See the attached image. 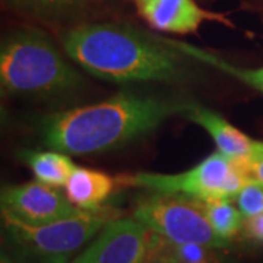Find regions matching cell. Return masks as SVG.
Instances as JSON below:
<instances>
[{
    "instance_id": "cell-1",
    "label": "cell",
    "mask_w": 263,
    "mask_h": 263,
    "mask_svg": "<svg viewBox=\"0 0 263 263\" xmlns=\"http://www.w3.org/2000/svg\"><path fill=\"white\" fill-rule=\"evenodd\" d=\"M62 46L88 73L108 82H176L186 75L187 56L124 24H79L62 34Z\"/></svg>"
},
{
    "instance_id": "cell-2",
    "label": "cell",
    "mask_w": 263,
    "mask_h": 263,
    "mask_svg": "<svg viewBox=\"0 0 263 263\" xmlns=\"http://www.w3.org/2000/svg\"><path fill=\"white\" fill-rule=\"evenodd\" d=\"M186 107L120 92L103 103L50 114L41 122V141L70 155L114 149L157 129Z\"/></svg>"
},
{
    "instance_id": "cell-3",
    "label": "cell",
    "mask_w": 263,
    "mask_h": 263,
    "mask_svg": "<svg viewBox=\"0 0 263 263\" xmlns=\"http://www.w3.org/2000/svg\"><path fill=\"white\" fill-rule=\"evenodd\" d=\"M82 78L46 32L13 29L2 41L0 86L3 95H59L75 91Z\"/></svg>"
},
{
    "instance_id": "cell-4",
    "label": "cell",
    "mask_w": 263,
    "mask_h": 263,
    "mask_svg": "<svg viewBox=\"0 0 263 263\" xmlns=\"http://www.w3.org/2000/svg\"><path fill=\"white\" fill-rule=\"evenodd\" d=\"M117 218L113 209L81 211L76 215L46 226H25L5 218V227L13 243L47 263H66L70 254L86 245L110 221Z\"/></svg>"
},
{
    "instance_id": "cell-5",
    "label": "cell",
    "mask_w": 263,
    "mask_h": 263,
    "mask_svg": "<svg viewBox=\"0 0 263 263\" xmlns=\"http://www.w3.org/2000/svg\"><path fill=\"white\" fill-rule=\"evenodd\" d=\"M133 216L174 243H196L212 249L228 246V240L221 238L209 224L202 200L195 197L152 193L138 202Z\"/></svg>"
},
{
    "instance_id": "cell-6",
    "label": "cell",
    "mask_w": 263,
    "mask_h": 263,
    "mask_svg": "<svg viewBox=\"0 0 263 263\" xmlns=\"http://www.w3.org/2000/svg\"><path fill=\"white\" fill-rule=\"evenodd\" d=\"M233 167L234 161L218 151L184 173H138L130 177H124V183L133 187L146 189L152 193L179 195L208 202L227 199V180L233 171Z\"/></svg>"
},
{
    "instance_id": "cell-7",
    "label": "cell",
    "mask_w": 263,
    "mask_h": 263,
    "mask_svg": "<svg viewBox=\"0 0 263 263\" xmlns=\"http://www.w3.org/2000/svg\"><path fill=\"white\" fill-rule=\"evenodd\" d=\"M81 211L59 192V187L38 180L2 190V216L25 226H46L76 215Z\"/></svg>"
},
{
    "instance_id": "cell-8",
    "label": "cell",
    "mask_w": 263,
    "mask_h": 263,
    "mask_svg": "<svg viewBox=\"0 0 263 263\" xmlns=\"http://www.w3.org/2000/svg\"><path fill=\"white\" fill-rule=\"evenodd\" d=\"M149 233V228L135 218H116L70 263H142Z\"/></svg>"
},
{
    "instance_id": "cell-9",
    "label": "cell",
    "mask_w": 263,
    "mask_h": 263,
    "mask_svg": "<svg viewBox=\"0 0 263 263\" xmlns=\"http://www.w3.org/2000/svg\"><path fill=\"white\" fill-rule=\"evenodd\" d=\"M138 15L151 28L167 34H193L203 22L233 27L222 13L203 9L196 0H132Z\"/></svg>"
},
{
    "instance_id": "cell-10",
    "label": "cell",
    "mask_w": 263,
    "mask_h": 263,
    "mask_svg": "<svg viewBox=\"0 0 263 263\" xmlns=\"http://www.w3.org/2000/svg\"><path fill=\"white\" fill-rule=\"evenodd\" d=\"M184 113L192 122L203 127L211 135L218 151L230 160H246L252 154L253 139H250L215 111L200 105H187Z\"/></svg>"
},
{
    "instance_id": "cell-11",
    "label": "cell",
    "mask_w": 263,
    "mask_h": 263,
    "mask_svg": "<svg viewBox=\"0 0 263 263\" xmlns=\"http://www.w3.org/2000/svg\"><path fill=\"white\" fill-rule=\"evenodd\" d=\"M114 180L105 173L76 167L66 183L67 199L82 211L100 209L104 200L111 195Z\"/></svg>"
},
{
    "instance_id": "cell-12",
    "label": "cell",
    "mask_w": 263,
    "mask_h": 263,
    "mask_svg": "<svg viewBox=\"0 0 263 263\" xmlns=\"http://www.w3.org/2000/svg\"><path fill=\"white\" fill-rule=\"evenodd\" d=\"M3 5L18 13L38 21L59 22L85 15L100 8L104 0H2Z\"/></svg>"
},
{
    "instance_id": "cell-13",
    "label": "cell",
    "mask_w": 263,
    "mask_h": 263,
    "mask_svg": "<svg viewBox=\"0 0 263 263\" xmlns=\"http://www.w3.org/2000/svg\"><path fill=\"white\" fill-rule=\"evenodd\" d=\"M214 250L216 249L196 243H174L151 231L143 260L151 263H219Z\"/></svg>"
},
{
    "instance_id": "cell-14",
    "label": "cell",
    "mask_w": 263,
    "mask_h": 263,
    "mask_svg": "<svg viewBox=\"0 0 263 263\" xmlns=\"http://www.w3.org/2000/svg\"><path fill=\"white\" fill-rule=\"evenodd\" d=\"M21 160L28 164L38 181L53 187H65L76 168L72 160L59 151H25L21 152Z\"/></svg>"
},
{
    "instance_id": "cell-15",
    "label": "cell",
    "mask_w": 263,
    "mask_h": 263,
    "mask_svg": "<svg viewBox=\"0 0 263 263\" xmlns=\"http://www.w3.org/2000/svg\"><path fill=\"white\" fill-rule=\"evenodd\" d=\"M165 41L168 43L171 47H174L176 50H179L180 53H183L184 56L195 59L197 62L205 63V65L214 67V69H218V70L224 72L227 75L233 76L235 79L241 81L243 84L249 85L254 89L263 92V66L262 67H256V69L238 67V66L224 60L222 57L216 56V54L208 51V50H203V48L187 44L184 41H176V40H170V38H165Z\"/></svg>"
},
{
    "instance_id": "cell-16",
    "label": "cell",
    "mask_w": 263,
    "mask_h": 263,
    "mask_svg": "<svg viewBox=\"0 0 263 263\" xmlns=\"http://www.w3.org/2000/svg\"><path fill=\"white\" fill-rule=\"evenodd\" d=\"M203 209L214 231L224 240L233 238L243 228V214L228 199L203 202Z\"/></svg>"
},
{
    "instance_id": "cell-17",
    "label": "cell",
    "mask_w": 263,
    "mask_h": 263,
    "mask_svg": "<svg viewBox=\"0 0 263 263\" xmlns=\"http://www.w3.org/2000/svg\"><path fill=\"white\" fill-rule=\"evenodd\" d=\"M237 208L245 218L263 214V183L249 181L235 197Z\"/></svg>"
},
{
    "instance_id": "cell-18",
    "label": "cell",
    "mask_w": 263,
    "mask_h": 263,
    "mask_svg": "<svg viewBox=\"0 0 263 263\" xmlns=\"http://www.w3.org/2000/svg\"><path fill=\"white\" fill-rule=\"evenodd\" d=\"M238 161L243 164L249 179L263 183V142L254 141L252 154L246 160Z\"/></svg>"
},
{
    "instance_id": "cell-19",
    "label": "cell",
    "mask_w": 263,
    "mask_h": 263,
    "mask_svg": "<svg viewBox=\"0 0 263 263\" xmlns=\"http://www.w3.org/2000/svg\"><path fill=\"white\" fill-rule=\"evenodd\" d=\"M243 231L247 238L263 243V214L246 218L243 221Z\"/></svg>"
},
{
    "instance_id": "cell-20",
    "label": "cell",
    "mask_w": 263,
    "mask_h": 263,
    "mask_svg": "<svg viewBox=\"0 0 263 263\" xmlns=\"http://www.w3.org/2000/svg\"><path fill=\"white\" fill-rule=\"evenodd\" d=\"M142 263H151V262H145V260H142Z\"/></svg>"
},
{
    "instance_id": "cell-21",
    "label": "cell",
    "mask_w": 263,
    "mask_h": 263,
    "mask_svg": "<svg viewBox=\"0 0 263 263\" xmlns=\"http://www.w3.org/2000/svg\"><path fill=\"white\" fill-rule=\"evenodd\" d=\"M2 263H6V262H5V260H3V262H2Z\"/></svg>"
}]
</instances>
